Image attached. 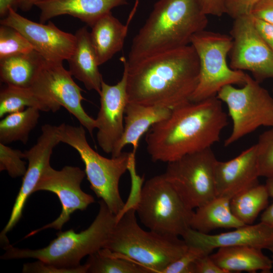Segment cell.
Returning a JSON list of instances; mask_svg holds the SVG:
<instances>
[{"label":"cell","instance_id":"obj_1","mask_svg":"<svg viewBox=\"0 0 273 273\" xmlns=\"http://www.w3.org/2000/svg\"><path fill=\"white\" fill-rule=\"evenodd\" d=\"M124 61L130 102L173 109L190 101L199 81V60L191 44L131 65L125 56Z\"/></svg>","mask_w":273,"mask_h":273},{"label":"cell","instance_id":"obj_2","mask_svg":"<svg viewBox=\"0 0 273 273\" xmlns=\"http://www.w3.org/2000/svg\"><path fill=\"white\" fill-rule=\"evenodd\" d=\"M228 124L222 102L216 96L189 101L172 109L168 118L148 130L147 152L153 162L173 161L211 148Z\"/></svg>","mask_w":273,"mask_h":273},{"label":"cell","instance_id":"obj_3","mask_svg":"<svg viewBox=\"0 0 273 273\" xmlns=\"http://www.w3.org/2000/svg\"><path fill=\"white\" fill-rule=\"evenodd\" d=\"M207 24L200 0H158L132 40L128 63L189 45Z\"/></svg>","mask_w":273,"mask_h":273},{"label":"cell","instance_id":"obj_4","mask_svg":"<svg viewBox=\"0 0 273 273\" xmlns=\"http://www.w3.org/2000/svg\"><path fill=\"white\" fill-rule=\"evenodd\" d=\"M99 210L92 224L77 233L72 229L60 231L57 237L46 247L38 249H20L10 243L4 246L3 260L34 258L57 266L74 268L81 260L105 247L117 221V217L105 203L99 202Z\"/></svg>","mask_w":273,"mask_h":273},{"label":"cell","instance_id":"obj_5","mask_svg":"<svg viewBox=\"0 0 273 273\" xmlns=\"http://www.w3.org/2000/svg\"><path fill=\"white\" fill-rule=\"evenodd\" d=\"M188 247L179 237L143 230L138 222L135 209L130 208L116 222L104 248L137 262L151 273H162Z\"/></svg>","mask_w":273,"mask_h":273},{"label":"cell","instance_id":"obj_6","mask_svg":"<svg viewBox=\"0 0 273 273\" xmlns=\"http://www.w3.org/2000/svg\"><path fill=\"white\" fill-rule=\"evenodd\" d=\"M58 128L61 142L72 147L79 155L90 189L118 218L125 205L119 192V181L128 169L132 152H122L116 157L107 158L90 146L82 125L62 123Z\"/></svg>","mask_w":273,"mask_h":273},{"label":"cell","instance_id":"obj_7","mask_svg":"<svg viewBox=\"0 0 273 273\" xmlns=\"http://www.w3.org/2000/svg\"><path fill=\"white\" fill-rule=\"evenodd\" d=\"M135 209L141 223L149 230L181 237L191 228L194 212L164 173L145 182Z\"/></svg>","mask_w":273,"mask_h":273},{"label":"cell","instance_id":"obj_8","mask_svg":"<svg viewBox=\"0 0 273 273\" xmlns=\"http://www.w3.org/2000/svg\"><path fill=\"white\" fill-rule=\"evenodd\" d=\"M233 43L231 35L203 30L192 37L200 64L199 78L190 101H200L216 96L228 85H243L248 74L233 69L228 64L227 56Z\"/></svg>","mask_w":273,"mask_h":273},{"label":"cell","instance_id":"obj_9","mask_svg":"<svg viewBox=\"0 0 273 273\" xmlns=\"http://www.w3.org/2000/svg\"><path fill=\"white\" fill-rule=\"evenodd\" d=\"M216 97L226 105L233 122L232 131L224 141V146L231 145L260 126H273V98L249 75L242 87L226 85Z\"/></svg>","mask_w":273,"mask_h":273},{"label":"cell","instance_id":"obj_10","mask_svg":"<svg viewBox=\"0 0 273 273\" xmlns=\"http://www.w3.org/2000/svg\"><path fill=\"white\" fill-rule=\"evenodd\" d=\"M211 148L187 154L167 163L164 173L185 203L194 209L216 196Z\"/></svg>","mask_w":273,"mask_h":273},{"label":"cell","instance_id":"obj_11","mask_svg":"<svg viewBox=\"0 0 273 273\" xmlns=\"http://www.w3.org/2000/svg\"><path fill=\"white\" fill-rule=\"evenodd\" d=\"M234 20L230 31L231 68L250 72L259 82L273 78V52L257 31L251 15Z\"/></svg>","mask_w":273,"mask_h":273},{"label":"cell","instance_id":"obj_12","mask_svg":"<svg viewBox=\"0 0 273 273\" xmlns=\"http://www.w3.org/2000/svg\"><path fill=\"white\" fill-rule=\"evenodd\" d=\"M85 175L84 171L76 166L67 165L58 170L49 165L45 168L34 193L46 191L55 194L61 204L62 211L54 221L32 231L25 238L48 229L61 231L74 212L78 210L83 211L95 202L93 196L81 189L80 185Z\"/></svg>","mask_w":273,"mask_h":273},{"label":"cell","instance_id":"obj_13","mask_svg":"<svg viewBox=\"0 0 273 273\" xmlns=\"http://www.w3.org/2000/svg\"><path fill=\"white\" fill-rule=\"evenodd\" d=\"M62 63L43 58L31 87L64 107L92 135L96 128L95 119L84 111L81 105L84 100L81 95L82 89L74 82Z\"/></svg>","mask_w":273,"mask_h":273},{"label":"cell","instance_id":"obj_14","mask_svg":"<svg viewBox=\"0 0 273 273\" xmlns=\"http://www.w3.org/2000/svg\"><path fill=\"white\" fill-rule=\"evenodd\" d=\"M0 22L19 31L34 50L47 60L61 62L68 60L75 48V34L61 30L51 21L47 24L33 22L20 15L12 8Z\"/></svg>","mask_w":273,"mask_h":273},{"label":"cell","instance_id":"obj_15","mask_svg":"<svg viewBox=\"0 0 273 273\" xmlns=\"http://www.w3.org/2000/svg\"><path fill=\"white\" fill-rule=\"evenodd\" d=\"M60 142L58 126L45 124L41 127V133L36 143L24 152L25 159L28 160V164L10 218L1 233V242L3 244L9 242L7 234L21 218L28 198L34 193L43 170L50 165V158L54 148Z\"/></svg>","mask_w":273,"mask_h":273},{"label":"cell","instance_id":"obj_16","mask_svg":"<svg viewBox=\"0 0 273 273\" xmlns=\"http://www.w3.org/2000/svg\"><path fill=\"white\" fill-rule=\"evenodd\" d=\"M120 60L123 65L122 78L114 85L102 81L99 94L100 108L95 119L98 145L104 152L111 154L122 135L125 110L128 102L124 56H122Z\"/></svg>","mask_w":273,"mask_h":273},{"label":"cell","instance_id":"obj_17","mask_svg":"<svg viewBox=\"0 0 273 273\" xmlns=\"http://www.w3.org/2000/svg\"><path fill=\"white\" fill-rule=\"evenodd\" d=\"M259 177L255 144L230 160L216 161L214 166L216 196L231 200L238 193L258 184Z\"/></svg>","mask_w":273,"mask_h":273},{"label":"cell","instance_id":"obj_18","mask_svg":"<svg viewBox=\"0 0 273 273\" xmlns=\"http://www.w3.org/2000/svg\"><path fill=\"white\" fill-rule=\"evenodd\" d=\"M182 238L188 245L200 247L210 253L214 249L230 246H250L269 250L273 245V226L260 221L215 235L200 233L190 228Z\"/></svg>","mask_w":273,"mask_h":273},{"label":"cell","instance_id":"obj_19","mask_svg":"<svg viewBox=\"0 0 273 273\" xmlns=\"http://www.w3.org/2000/svg\"><path fill=\"white\" fill-rule=\"evenodd\" d=\"M127 1L43 0L36 7L40 11V23H44L57 16L68 15L79 19L91 27L113 8L127 4Z\"/></svg>","mask_w":273,"mask_h":273},{"label":"cell","instance_id":"obj_20","mask_svg":"<svg viewBox=\"0 0 273 273\" xmlns=\"http://www.w3.org/2000/svg\"><path fill=\"white\" fill-rule=\"evenodd\" d=\"M172 109L160 106H148L128 102L125 110L122 135L113 150L112 157H116L128 145L136 153L142 135L154 124L168 118Z\"/></svg>","mask_w":273,"mask_h":273},{"label":"cell","instance_id":"obj_21","mask_svg":"<svg viewBox=\"0 0 273 273\" xmlns=\"http://www.w3.org/2000/svg\"><path fill=\"white\" fill-rule=\"evenodd\" d=\"M133 14L123 24L111 12L98 19L91 27L90 39L99 66L122 50Z\"/></svg>","mask_w":273,"mask_h":273},{"label":"cell","instance_id":"obj_22","mask_svg":"<svg viewBox=\"0 0 273 273\" xmlns=\"http://www.w3.org/2000/svg\"><path fill=\"white\" fill-rule=\"evenodd\" d=\"M74 51L67 60L70 74L83 83L85 88L100 93L102 75L99 69L96 55L91 43L86 26L79 28L75 34Z\"/></svg>","mask_w":273,"mask_h":273},{"label":"cell","instance_id":"obj_23","mask_svg":"<svg viewBox=\"0 0 273 273\" xmlns=\"http://www.w3.org/2000/svg\"><path fill=\"white\" fill-rule=\"evenodd\" d=\"M210 256L221 268L230 273L234 271L270 272L272 260L265 255L262 249L250 246H230L218 248Z\"/></svg>","mask_w":273,"mask_h":273},{"label":"cell","instance_id":"obj_24","mask_svg":"<svg viewBox=\"0 0 273 273\" xmlns=\"http://www.w3.org/2000/svg\"><path fill=\"white\" fill-rule=\"evenodd\" d=\"M244 225L233 213L230 199L218 196L197 207L191 222V229L204 234L218 228L235 229Z\"/></svg>","mask_w":273,"mask_h":273},{"label":"cell","instance_id":"obj_25","mask_svg":"<svg viewBox=\"0 0 273 273\" xmlns=\"http://www.w3.org/2000/svg\"><path fill=\"white\" fill-rule=\"evenodd\" d=\"M43 58L35 51L0 60L1 82L7 85L29 87L33 83Z\"/></svg>","mask_w":273,"mask_h":273},{"label":"cell","instance_id":"obj_26","mask_svg":"<svg viewBox=\"0 0 273 273\" xmlns=\"http://www.w3.org/2000/svg\"><path fill=\"white\" fill-rule=\"evenodd\" d=\"M61 107L56 102L38 94L31 86L20 87L7 85L0 92L1 118L28 107L55 113Z\"/></svg>","mask_w":273,"mask_h":273},{"label":"cell","instance_id":"obj_27","mask_svg":"<svg viewBox=\"0 0 273 273\" xmlns=\"http://www.w3.org/2000/svg\"><path fill=\"white\" fill-rule=\"evenodd\" d=\"M84 264L87 273H151L143 265L106 248L88 255Z\"/></svg>","mask_w":273,"mask_h":273},{"label":"cell","instance_id":"obj_28","mask_svg":"<svg viewBox=\"0 0 273 273\" xmlns=\"http://www.w3.org/2000/svg\"><path fill=\"white\" fill-rule=\"evenodd\" d=\"M36 108L7 114L0 121V143L4 144L20 141L27 144L30 132L35 127L40 116Z\"/></svg>","mask_w":273,"mask_h":273},{"label":"cell","instance_id":"obj_29","mask_svg":"<svg viewBox=\"0 0 273 273\" xmlns=\"http://www.w3.org/2000/svg\"><path fill=\"white\" fill-rule=\"evenodd\" d=\"M265 185H256L234 196L230 207L234 215L245 224H251L268 203Z\"/></svg>","mask_w":273,"mask_h":273},{"label":"cell","instance_id":"obj_30","mask_svg":"<svg viewBox=\"0 0 273 273\" xmlns=\"http://www.w3.org/2000/svg\"><path fill=\"white\" fill-rule=\"evenodd\" d=\"M34 51L28 40L16 29L8 25L0 26V60Z\"/></svg>","mask_w":273,"mask_h":273},{"label":"cell","instance_id":"obj_31","mask_svg":"<svg viewBox=\"0 0 273 273\" xmlns=\"http://www.w3.org/2000/svg\"><path fill=\"white\" fill-rule=\"evenodd\" d=\"M262 133L255 144L260 177H273V126Z\"/></svg>","mask_w":273,"mask_h":273},{"label":"cell","instance_id":"obj_32","mask_svg":"<svg viewBox=\"0 0 273 273\" xmlns=\"http://www.w3.org/2000/svg\"><path fill=\"white\" fill-rule=\"evenodd\" d=\"M24 152L13 149L6 144L0 143V171H7L12 178L24 176L27 168Z\"/></svg>","mask_w":273,"mask_h":273},{"label":"cell","instance_id":"obj_33","mask_svg":"<svg viewBox=\"0 0 273 273\" xmlns=\"http://www.w3.org/2000/svg\"><path fill=\"white\" fill-rule=\"evenodd\" d=\"M210 253L200 247L189 245L186 251L178 259L169 264L162 273H193L194 264L196 261Z\"/></svg>","mask_w":273,"mask_h":273},{"label":"cell","instance_id":"obj_34","mask_svg":"<svg viewBox=\"0 0 273 273\" xmlns=\"http://www.w3.org/2000/svg\"><path fill=\"white\" fill-rule=\"evenodd\" d=\"M23 273H86L85 264L74 268H66L46 263L40 260L23 264Z\"/></svg>","mask_w":273,"mask_h":273},{"label":"cell","instance_id":"obj_35","mask_svg":"<svg viewBox=\"0 0 273 273\" xmlns=\"http://www.w3.org/2000/svg\"><path fill=\"white\" fill-rule=\"evenodd\" d=\"M258 0H225V14L233 19L251 14Z\"/></svg>","mask_w":273,"mask_h":273},{"label":"cell","instance_id":"obj_36","mask_svg":"<svg viewBox=\"0 0 273 273\" xmlns=\"http://www.w3.org/2000/svg\"><path fill=\"white\" fill-rule=\"evenodd\" d=\"M251 15L255 18L273 25V0H258Z\"/></svg>","mask_w":273,"mask_h":273},{"label":"cell","instance_id":"obj_37","mask_svg":"<svg viewBox=\"0 0 273 273\" xmlns=\"http://www.w3.org/2000/svg\"><path fill=\"white\" fill-rule=\"evenodd\" d=\"M193 273H227L212 259L210 254L205 255L194 263Z\"/></svg>","mask_w":273,"mask_h":273},{"label":"cell","instance_id":"obj_38","mask_svg":"<svg viewBox=\"0 0 273 273\" xmlns=\"http://www.w3.org/2000/svg\"><path fill=\"white\" fill-rule=\"evenodd\" d=\"M204 13L220 17L225 14V0H200Z\"/></svg>","mask_w":273,"mask_h":273},{"label":"cell","instance_id":"obj_39","mask_svg":"<svg viewBox=\"0 0 273 273\" xmlns=\"http://www.w3.org/2000/svg\"><path fill=\"white\" fill-rule=\"evenodd\" d=\"M252 17L257 31L273 52V25Z\"/></svg>","mask_w":273,"mask_h":273},{"label":"cell","instance_id":"obj_40","mask_svg":"<svg viewBox=\"0 0 273 273\" xmlns=\"http://www.w3.org/2000/svg\"><path fill=\"white\" fill-rule=\"evenodd\" d=\"M265 186L269 197L273 198V177L266 178ZM260 221L273 226V203L262 213Z\"/></svg>","mask_w":273,"mask_h":273},{"label":"cell","instance_id":"obj_41","mask_svg":"<svg viewBox=\"0 0 273 273\" xmlns=\"http://www.w3.org/2000/svg\"><path fill=\"white\" fill-rule=\"evenodd\" d=\"M12 8L17 10L16 0H0V16L3 18L9 12V9Z\"/></svg>","mask_w":273,"mask_h":273},{"label":"cell","instance_id":"obj_42","mask_svg":"<svg viewBox=\"0 0 273 273\" xmlns=\"http://www.w3.org/2000/svg\"><path fill=\"white\" fill-rule=\"evenodd\" d=\"M43 0H16L17 8L23 11H28L36 4Z\"/></svg>","mask_w":273,"mask_h":273},{"label":"cell","instance_id":"obj_43","mask_svg":"<svg viewBox=\"0 0 273 273\" xmlns=\"http://www.w3.org/2000/svg\"><path fill=\"white\" fill-rule=\"evenodd\" d=\"M269 250H270L272 253V261L273 264V245L269 248Z\"/></svg>","mask_w":273,"mask_h":273}]
</instances>
